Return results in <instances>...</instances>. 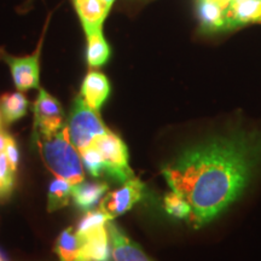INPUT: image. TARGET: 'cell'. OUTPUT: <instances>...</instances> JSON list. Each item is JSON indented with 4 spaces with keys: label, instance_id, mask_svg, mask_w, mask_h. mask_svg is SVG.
<instances>
[{
    "label": "cell",
    "instance_id": "obj_4",
    "mask_svg": "<svg viewBox=\"0 0 261 261\" xmlns=\"http://www.w3.org/2000/svg\"><path fill=\"white\" fill-rule=\"evenodd\" d=\"M99 150L106 162V177L117 182H125L135 177L128 163V150L123 140L109 130L92 143Z\"/></svg>",
    "mask_w": 261,
    "mask_h": 261
},
{
    "label": "cell",
    "instance_id": "obj_1",
    "mask_svg": "<svg viewBox=\"0 0 261 261\" xmlns=\"http://www.w3.org/2000/svg\"><path fill=\"white\" fill-rule=\"evenodd\" d=\"M261 162V133L241 132L184 150L163 166L171 191L190 204L188 223L208 224L242 195Z\"/></svg>",
    "mask_w": 261,
    "mask_h": 261
},
{
    "label": "cell",
    "instance_id": "obj_20",
    "mask_svg": "<svg viewBox=\"0 0 261 261\" xmlns=\"http://www.w3.org/2000/svg\"><path fill=\"white\" fill-rule=\"evenodd\" d=\"M163 207L166 212L172 217L178 218V219H190L191 217V207L187 200L181 197L180 195L175 194L174 191L168 192L163 198Z\"/></svg>",
    "mask_w": 261,
    "mask_h": 261
},
{
    "label": "cell",
    "instance_id": "obj_23",
    "mask_svg": "<svg viewBox=\"0 0 261 261\" xmlns=\"http://www.w3.org/2000/svg\"><path fill=\"white\" fill-rule=\"evenodd\" d=\"M4 154L6 156V159H8V161L10 162V165H11L12 169H14L15 172H17L18 162H19V151H18L17 144H16L15 139L12 138L9 133H8V136H6V139H5Z\"/></svg>",
    "mask_w": 261,
    "mask_h": 261
},
{
    "label": "cell",
    "instance_id": "obj_26",
    "mask_svg": "<svg viewBox=\"0 0 261 261\" xmlns=\"http://www.w3.org/2000/svg\"><path fill=\"white\" fill-rule=\"evenodd\" d=\"M2 113H0V128H3V123H2Z\"/></svg>",
    "mask_w": 261,
    "mask_h": 261
},
{
    "label": "cell",
    "instance_id": "obj_8",
    "mask_svg": "<svg viewBox=\"0 0 261 261\" xmlns=\"http://www.w3.org/2000/svg\"><path fill=\"white\" fill-rule=\"evenodd\" d=\"M76 236L79 241L77 261H110L112 243L107 225L86 232H76Z\"/></svg>",
    "mask_w": 261,
    "mask_h": 261
},
{
    "label": "cell",
    "instance_id": "obj_21",
    "mask_svg": "<svg viewBox=\"0 0 261 261\" xmlns=\"http://www.w3.org/2000/svg\"><path fill=\"white\" fill-rule=\"evenodd\" d=\"M16 173L6 159L4 152L0 154V201H4L11 196L15 187Z\"/></svg>",
    "mask_w": 261,
    "mask_h": 261
},
{
    "label": "cell",
    "instance_id": "obj_5",
    "mask_svg": "<svg viewBox=\"0 0 261 261\" xmlns=\"http://www.w3.org/2000/svg\"><path fill=\"white\" fill-rule=\"evenodd\" d=\"M50 22V16L46 19L42 37L39 41L37 50L33 52L32 55L24 57H16L9 55L8 52L0 48V60L4 61L10 67L11 71L12 80L16 89L21 92L29 91L33 89H39V77H40V55L42 42H44V37L46 34V29Z\"/></svg>",
    "mask_w": 261,
    "mask_h": 261
},
{
    "label": "cell",
    "instance_id": "obj_22",
    "mask_svg": "<svg viewBox=\"0 0 261 261\" xmlns=\"http://www.w3.org/2000/svg\"><path fill=\"white\" fill-rule=\"evenodd\" d=\"M109 221V217L106 213H103L99 208L98 210H92L84 215L83 219L80 220L79 225H77V227L75 228V231L77 233L86 232V231L93 230V228H97L99 226H106Z\"/></svg>",
    "mask_w": 261,
    "mask_h": 261
},
{
    "label": "cell",
    "instance_id": "obj_16",
    "mask_svg": "<svg viewBox=\"0 0 261 261\" xmlns=\"http://www.w3.org/2000/svg\"><path fill=\"white\" fill-rule=\"evenodd\" d=\"M86 61L91 68H100L110 60L112 47L104 38L103 32H96L86 35Z\"/></svg>",
    "mask_w": 261,
    "mask_h": 261
},
{
    "label": "cell",
    "instance_id": "obj_2",
    "mask_svg": "<svg viewBox=\"0 0 261 261\" xmlns=\"http://www.w3.org/2000/svg\"><path fill=\"white\" fill-rule=\"evenodd\" d=\"M33 142L37 144L45 166L56 177L67 179L74 185L84 181V165L80 152L69 138L67 122L52 135L33 133Z\"/></svg>",
    "mask_w": 261,
    "mask_h": 261
},
{
    "label": "cell",
    "instance_id": "obj_27",
    "mask_svg": "<svg viewBox=\"0 0 261 261\" xmlns=\"http://www.w3.org/2000/svg\"><path fill=\"white\" fill-rule=\"evenodd\" d=\"M0 261H4V259H3V256H2V254H0Z\"/></svg>",
    "mask_w": 261,
    "mask_h": 261
},
{
    "label": "cell",
    "instance_id": "obj_14",
    "mask_svg": "<svg viewBox=\"0 0 261 261\" xmlns=\"http://www.w3.org/2000/svg\"><path fill=\"white\" fill-rule=\"evenodd\" d=\"M109 189L107 182H93V181H81L74 185L73 198L75 205L85 212L92 211L93 207L99 202L104 194Z\"/></svg>",
    "mask_w": 261,
    "mask_h": 261
},
{
    "label": "cell",
    "instance_id": "obj_19",
    "mask_svg": "<svg viewBox=\"0 0 261 261\" xmlns=\"http://www.w3.org/2000/svg\"><path fill=\"white\" fill-rule=\"evenodd\" d=\"M80 158L84 167L93 178H100L106 174V162L100 151L96 146L91 145L80 151Z\"/></svg>",
    "mask_w": 261,
    "mask_h": 261
},
{
    "label": "cell",
    "instance_id": "obj_24",
    "mask_svg": "<svg viewBox=\"0 0 261 261\" xmlns=\"http://www.w3.org/2000/svg\"><path fill=\"white\" fill-rule=\"evenodd\" d=\"M210 2H213V3H215V4L220 5L221 8L227 10L228 8H230V5L234 2V0H210Z\"/></svg>",
    "mask_w": 261,
    "mask_h": 261
},
{
    "label": "cell",
    "instance_id": "obj_18",
    "mask_svg": "<svg viewBox=\"0 0 261 261\" xmlns=\"http://www.w3.org/2000/svg\"><path fill=\"white\" fill-rule=\"evenodd\" d=\"M55 252L60 261H77L79 257V241L73 226L65 228L58 236Z\"/></svg>",
    "mask_w": 261,
    "mask_h": 261
},
{
    "label": "cell",
    "instance_id": "obj_7",
    "mask_svg": "<svg viewBox=\"0 0 261 261\" xmlns=\"http://www.w3.org/2000/svg\"><path fill=\"white\" fill-rule=\"evenodd\" d=\"M144 195V184L138 178L133 177L123 182V185L117 190L109 192L100 201L99 210L109 217L110 220L114 218L125 214L132 210L133 205L143 198Z\"/></svg>",
    "mask_w": 261,
    "mask_h": 261
},
{
    "label": "cell",
    "instance_id": "obj_13",
    "mask_svg": "<svg viewBox=\"0 0 261 261\" xmlns=\"http://www.w3.org/2000/svg\"><path fill=\"white\" fill-rule=\"evenodd\" d=\"M196 14L201 32L207 34L226 31V10L210 0H196Z\"/></svg>",
    "mask_w": 261,
    "mask_h": 261
},
{
    "label": "cell",
    "instance_id": "obj_3",
    "mask_svg": "<svg viewBox=\"0 0 261 261\" xmlns=\"http://www.w3.org/2000/svg\"><path fill=\"white\" fill-rule=\"evenodd\" d=\"M67 127L71 143L79 152L110 130L100 120L99 114L91 109L80 94L75 97L71 106Z\"/></svg>",
    "mask_w": 261,
    "mask_h": 261
},
{
    "label": "cell",
    "instance_id": "obj_17",
    "mask_svg": "<svg viewBox=\"0 0 261 261\" xmlns=\"http://www.w3.org/2000/svg\"><path fill=\"white\" fill-rule=\"evenodd\" d=\"M74 184L63 178L56 177L51 181L47 192V210L55 212L65 207L73 196Z\"/></svg>",
    "mask_w": 261,
    "mask_h": 261
},
{
    "label": "cell",
    "instance_id": "obj_12",
    "mask_svg": "<svg viewBox=\"0 0 261 261\" xmlns=\"http://www.w3.org/2000/svg\"><path fill=\"white\" fill-rule=\"evenodd\" d=\"M261 23V0H234L226 10V31Z\"/></svg>",
    "mask_w": 261,
    "mask_h": 261
},
{
    "label": "cell",
    "instance_id": "obj_10",
    "mask_svg": "<svg viewBox=\"0 0 261 261\" xmlns=\"http://www.w3.org/2000/svg\"><path fill=\"white\" fill-rule=\"evenodd\" d=\"M112 86L106 74L98 70H90L81 84L80 96L91 109L99 113L100 108L109 97Z\"/></svg>",
    "mask_w": 261,
    "mask_h": 261
},
{
    "label": "cell",
    "instance_id": "obj_6",
    "mask_svg": "<svg viewBox=\"0 0 261 261\" xmlns=\"http://www.w3.org/2000/svg\"><path fill=\"white\" fill-rule=\"evenodd\" d=\"M33 133L52 135L65 125L64 112L60 100L44 89H39L38 97L33 104Z\"/></svg>",
    "mask_w": 261,
    "mask_h": 261
},
{
    "label": "cell",
    "instance_id": "obj_11",
    "mask_svg": "<svg viewBox=\"0 0 261 261\" xmlns=\"http://www.w3.org/2000/svg\"><path fill=\"white\" fill-rule=\"evenodd\" d=\"M112 243L113 261H151L138 244L130 241L112 220L107 224Z\"/></svg>",
    "mask_w": 261,
    "mask_h": 261
},
{
    "label": "cell",
    "instance_id": "obj_9",
    "mask_svg": "<svg viewBox=\"0 0 261 261\" xmlns=\"http://www.w3.org/2000/svg\"><path fill=\"white\" fill-rule=\"evenodd\" d=\"M73 3L85 34L102 31L112 5L104 0H73Z\"/></svg>",
    "mask_w": 261,
    "mask_h": 261
},
{
    "label": "cell",
    "instance_id": "obj_25",
    "mask_svg": "<svg viewBox=\"0 0 261 261\" xmlns=\"http://www.w3.org/2000/svg\"><path fill=\"white\" fill-rule=\"evenodd\" d=\"M104 2H107V3H108V4H110V5H112V6H113V4H114V3H115V2H116V0H104Z\"/></svg>",
    "mask_w": 261,
    "mask_h": 261
},
{
    "label": "cell",
    "instance_id": "obj_15",
    "mask_svg": "<svg viewBox=\"0 0 261 261\" xmlns=\"http://www.w3.org/2000/svg\"><path fill=\"white\" fill-rule=\"evenodd\" d=\"M29 102L21 91L6 92L0 96V113L6 123L18 121L27 115Z\"/></svg>",
    "mask_w": 261,
    "mask_h": 261
}]
</instances>
